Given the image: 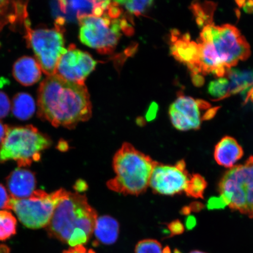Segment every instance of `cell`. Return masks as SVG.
Segmentation results:
<instances>
[{"mask_svg": "<svg viewBox=\"0 0 253 253\" xmlns=\"http://www.w3.org/2000/svg\"><path fill=\"white\" fill-rule=\"evenodd\" d=\"M203 26L200 37L194 42V59L189 68L196 78L199 74L223 77L251 55L248 42L235 27L215 25L211 21Z\"/></svg>", "mask_w": 253, "mask_h": 253, "instance_id": "1", "label": "cell"}, {"mask_svg": "<svg viewBox=\"0 0 253 253\" xmlns=\"http://www.w3.org/2000/svg\"><path fill=\"white\" fill-rule=\"evenodd\" d=\"M39 116L55 127L74 128L91 116V104L84 84L73 83L55 74L41 84L38 94Z\"/></svg>", "mask_w": 253, "mask_h": 253, "instance_id": "2", "label": "cell"}, {"mask_svg": "<svg viewBox=\"0 0 253 253\" xmlns=\"http://www.w3.org/2000/svg\"><path fill=\"white\" fill-rule=\"evenodd\" d=\"M96 211L86 196L65 190L46 227L48 235L71 248L86 244L94 232Z\"/></svg>", "mask_w": 253, "mask_h": 253, "instance_id": "3", "label": "cell"}, {"mask_svg": "<svg viewBox=\"0 0 253 253\" xmlns=\"http://www.w3.org/2000/svg\"><path fill=\"white\" fill-rule=\"evenodd\" d=\"M157 162L128 142L123 144L113 158L116 176L107 182L113 191L124 195H139L145 192Z\"/></svg>", "mask_w": 253, "mask_h": 253, "instance_id": "4", "label": "cell"}, {"mask_svg": "<svg viewBox=\"0 0 253 253\" xmlns=\"http://www.w3.org/2000/svg\"><path fill=\"white\" fill-rule=\"evenodd\" d=\"M51 145L48 136L33 126H8L0 145V163L15 161L20 168L30 166L40 160L42 152Z\"/></svg>", "mask_w": 253, "mask_h": 253, "instance_id": "5", "label": "cell"}, {"mask_svg": "<svg viewBox=\"0 0 253 253\" xmlns=\"http://www.w3.org/2000/svg\"><path fill=\"white\" fill-rule=\"evenodd\" d=\"M218 189L231 210L253 218V156L227 170Z\"/></svg>", "mask_w": 253, "mask_h": 253, "instance_id": "6", "label": "cell"}, {"mask_svg": "<svg viewBox=\"0 0 253 253\" xmlns=\"http://www.w3.org/2000/svg\"><path fill=\"white\" fill-rule=\"evenodd\" d=\"M107 9L100 17L87 15L78 19L81 42L103 53L113 51L122 37V30L128 28L125 20L111 17Z\"/></svg>", "mask_w": 253, "mask_h": 253, "instance_id": "7", "label": "cell"}, {"mask_svg": "<svg viewBox=\"0 0 253 253\" xmlns=\"http://www.w3.org/2000/svg\"><path fill=\"white\" fill-rule=\"evenodd\" d=\"M64 191L60 189L48 194L42 190H36L28 198L11 197L8 210L14 211L19 220L27 228L46 227Z\"/></svg>", "mask_w": 253, "mask_h": 253, "instance_id": "8", "label": "cell"}, {"mask_svg": "<svg viewBox=\"0 0 253 253\" xmlns=\"http://www.w3.org/2000/svg\"><path fill=\"white\" fill-rule=\"evenodd\" d=\"M30 25L28 19L25 24L28 46L33 49L44 74L47 76L55 75L60 58L67 50L61 27L56 25L51 29L32 30Z\"/></svg>", "mask_w": 253, "mask_h": 253, "instance_id": "9", "label": "cell"}, {"mask_svg": "<svg viewBox=\"0 0 253 253\" xmlns=\"http://www.w3.org/2000/svg\"><path fill=\"white\" fill-rule=\"evenodd\" d=\"M190 177L183 160L178 161L174 166L157 163L152 173L150 186L156 194H179L185 192Z\"/></svg>", "mask_w": 253, "mask_h": 253, "instance_id": "10", "label": "cell"}, {"mask_svg": "<svg viewBox=\"0 0 253 253\" xmlns=\"http://www.w3.org/2000/svg\"><path fill=\"white\" fill-rule=\"evenodd\" d=\"M96 65L89 53L71 45L60 58L55 74L73 83L84 84L85 79Z\"/></svg>", "mask_w": 253, "mask_h": 253, "instance_id": "11", "label": "cell"}, {"mask_svg": "<svg viewBox=\"0 0 253 253\" xmlns=\"http://www.w3.org/2000/svg\"><path fill=\"white\" fill-rule=\"evenodd\" d=\"M203 101L188 96H179L170 106L169 114L174 127L180 131L200 128L202 104Z\"/></svg>", "mask_w": 253, "mask_h": 253, "instance_id": "12", "label": "cell"}, {"mask_svg": "<svg viewBox=\"0 0 253 253\" xmlns=\"http://www.w3.org/2000/svg\"><path fill=\"white\" fill-rule=\"evenodd\" d=\"M10 196L15 199H25L31 197L36 191L37 180L35 174L26 169H15L6 179Z\"/></svg>", "mask_w": 253, "mask_h": 253, "instance_id": "13", "label": "cell"}, {"mask_svg": "<svg viewBox=\"0 0 253 253\" xmlns=\"http://www.w3.org/2000/svg\"><path fill=\"white\" fill-rule=\"evenodd\" d=\"M244 154L243 148L235 138L226 136L215 146L214 157L221 166L232 169Z\"/></svg>", "mask_w": 253, "mask_h": 253, "instance_id": "14", "label": "cell"}, {"mask_svg": "<svg viewBox=\"0 0 253 253\" xmlns=\"http://www.w3.org/2000/svg\"><path fill=\"white\" fill-rule=\"evenodd\" d=\"M12 73L19 83L25 86H30L40 80L42 69L36 59L25 56L15 62Z\"/></svg>", "mask_w": 253, "mask_h": 253, "instance_id": "15", "label": "cell"}, {"mask_svg": "<svg viewBox=\"0 0 253 253\" xmlns=\"http://www.w3.org/2000/svg\"><path fill=\"white\" fill-rule=\"evenodd\" d=\"M27 1L0 0V31L8 24L16 26L28 19Z\"/></svg>", "mask_w": 253, "mask_h": 253, "instance_id": "16", "label": "cell"}, {"mask_svg": "<svg viewBox=\"0 0 253 253\" xmlns=\"http://www.w3.org/2000/svg\"><path fill=\"white\" fill-rule=\"evenodd\" d=\"M93 233L97 245L100 243L107 245L114 244L119 237V223L110 216L97 217Z\"/></svg>", "mask_w": 253, "mask_h": 253, "instance_id": "17", "label": "cell"}, {"mask_svg": "<svg viewBox=\"0 0 253 253\" xmlns=\"http://www.w3.org/2000/svg\"><path fill=\"white\" fill-rule=\"evenodd\" d=\"M224 77L228 81L230 96L240 91L245 92L253 86V69L240 71L231 69Z\"/></svg>", "mask_w": 253, "mask_h": 253, "instance_id": "18", "label": "cell"}, {"mask_svg": "<svg viewBox=\"0 0 253 253\" xmlns=\"http://www.w3.org/2000/svg\"><path fill=\"white\" fill-rule=\"evenodd\" d=\"M36 103L33 97L26 93H19L12 99V114L18 119L27 120L32 118L36 112Z\"/></svg>", "mask_w": 253, "mask_h": 253, "instance_id": "19", "label": "cell"}, {"mask_svg": "<svg viewBox=\"0 0 253 253\" xmlns=\"http://www.w3.org/2000/svg\"><path fill=\"white\" fill-rule=\"evenodd\" d=\"M102 1H60V7L63 12L72 9L76 12L77 18L84 16L94 15L95 10Z\"/></svg>", "mask_w": 253, "mask_h": 253, "instance_id": "20", "label": "cell"}, {"mask_svg": "<svg viewBox=\"0 0 253 253\" xmlns=\"http://www.w3.org/2000/svg\"><path fill=\"white\" fill-rule=\"evenodd\" d=\"M17 219L9 211H0V241L10 238L17 231Z\"/></svg>", "mask_w": 253, "mask_h": 253, "instance_id": "21", "label": "cell"}, {"mask_svg": "<svg viewBox=\"0 0 253 253\" xmlns=\"http://www.w3.org/2000/svg\"><path fill=\"white\" fill-rule=\"evenodd\" d=\"M207 187V182L203 176L198 173L190 177L185 192L189 197L204 198L205 190Z\"/></svg>", "mask_w": 253, "mask_h": 253, "instance_id": "22", "label": "cell"}, {"mask_svg": "<svg viewBox=\"0 0 253 253\" xmlns=\"http://www.w3.org/2000/svg\"><path fill=\"white\" fill-rule=\"evenodd\" d=\"M208 92L216 100H220L230 96L228 81L226 78H219L211 81L209 84Z\"/></svg>", "mask_w": 253, "mask_h": 253, "instance_id": "23", "label": "cell"}, {"mask_svg": "<svg viewBox=\"0 0 253 253\" xmlns=\"http://www.w3.org/2000/svg\"><path fill=\"white\" fill-rule=\"evenodd\" d=\"M120 5L125 6V8L131 14L141 15L144 13L147 9L153 4V1H118Z\"/></svg>", "mask_w": 253, "mask_h": 253, "instance_id": "24", "label": "cell"}, {"mask_svg": "<svg viewBox=\"0 0 253 253\" xmlns=\"http://www.w3.org/2000/svg\"><path fill=\"white\" fill-rule=\"evenodd\" d=\"M135 253H164L161 243L156 240L144 239L135 246Z\"/></svg>", "mask_w": 253, "mask_h": 253, "instance_id": "25", "label": "cell"}, {"mask_svg": "<svg viewBox=\"0 0 253 253\" xmlns=\"http://www.w3.org/2000/svg\"><path fill=\"white\" fill-rule=\"evenodd\" d=\"M11 108V104L7 95L0 91V119L5 118Z\"/></svg>", "mask_w": 253, "mask_h": 253, "instance_id": "26", "label": "cell"}, {"mask_svg": "<svg viewBox=\"0 0 253 253\" xmlns=\"http://www.w3.org/2000/svg\"><path fill=\"white\" fill-rule=\"evenodd\" d=\"M228 206L221 196L219 197H211L208 202L207 207L209 210H221Z\"/></svg>", "mask_w": 253, "mask_h": 253, "instance_id": "27", "label": "cell"}, {"mask_svg": "<svg viewBox=\"0 0 253 253\" xmlns=\"http://www.w3.org/2000/svg\"><path fill=\"white\" fill-rule=\"evenodd\" d=\"M11 196L8 194L7 189L0 184V210H8Z\"/></svg>", "mask_w": 253, "mask_h": 253, "instance_id": "28", "label": "cell"}, {"mask_svg": "<svg viewBox=\"0 0 253 253\" xmlns=\"http://www.w3.org/2000/svg\"><path fill=\"white\" fill-rule=\"evenodd\" d=\"M169 230L170 232V237L175 235H181L184 231V226L183 224L178 220H173L169 225Z\"/></svg>", "mask_w": 253, "mask_h": 253, "instance_id": "29", "label": "cell"}, {"mask_svg": "<svg viewBox=\"0 0 253 253\" xmlns=\"http://www.w3.org/2000/svg\"><path fill=\"white\" fill-rule=\"evenodd\" d=\"M63 253H96V252L92 249H87L84 245H79L66 250Z\"/></svg>", "mask_w": 253, "mask_h": 253, "instance_id": "30", "label": "cell"}, {"mask_svg": "<svg viewBox=\"0 0 253 253\" xmlns=\"http://www.w3.org/2000/svg\"><path fill=\"white\" fill-rule=\"evenodd\" d=\"M74 188L77 193L83 192L86 191L88 186L87 183L83 181V180L79 179L75 183Z\"/></svg>", "mask_w": 253, "mask_h": 253, "instance_id": "31", "label": "cell"}, {"mask_svg": "<svg viewBox=\"0 0 253 253\" xmlns=\"http://www.w3.org/2000/svg\"><path fill=\"white\" fill-rule=\"evenodd\" d=\"M197 224V220L192 216H189L186 218V226L189 230H191Z\"/></svg>", "mask_w": 253, "mask_h": 253, "instance_id": "32", "label": "cell"}, {"mask_svg": "<svg viewBox=\"0 0 253 253\" xmlns=\"http://www.w3.org/2000/svg\"><path fill=\"white\" fill-rule=\"evenodd\" d=\"M8 128V126L7 125L2 124L1 122H0V143L1 144L5 137Z\"/></svg>", "mask_w": 253, "mask_h": 253, "instance_id": "33", "label": "cell"}, {"mask_svg": "<svg viewBox=\"0 0 253 253\" xmlns=\"http://www.w3.org/2000/svg\"><path fill=\"white\" fill-rule=\"evenodd\" d=\"M189 207L191 211H199L203 208V205L200 203H198V202H197V203L192 204Z\"/></svg>", "mask_w": 253, "mask_h": 253, "instance_id": "34", "label": "cell"}, {"mask_svg": "<svg viewBox=\"0 0 253 253\" xmlns=\"http://www.w3.org/2000/svg\"><path fill=\"white\" fill-rule=\"evenodd\" d=\"M10 253V249L8 246L2 245H0V253Z\"/></svg>", "mask_w": 253, "mask_h": 253, "instance_id": "35", "label": "cell"}, {"mask_svg": "<svg viewBox=\"0 0 253 253\" xmlns=\"http://www.w3.org/2000/svg\"><path fill=\"white\" fill-rule=\"evenodd\" d=\"M190 253H206L203 252L198 251H192Z\"/></svg>", "mask_w": 253, "mask_h": 253, "instance_id": "36", "label": "cell"}]
</instances>
